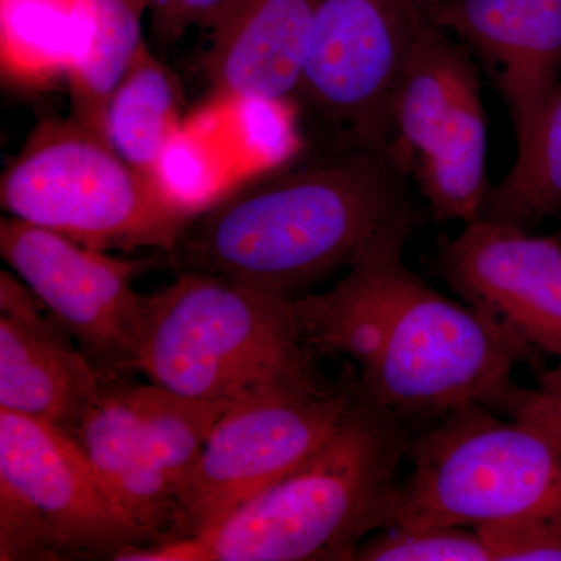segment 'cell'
Masks as SVG:
<instances>
[{
	"label": "cell",
	"instance_id": "7c38bea8",
	"mask_svg": "<svg viewBox=\"0 0 561 561\" xmlns=\"http://www.w3.org/2000/svg\"><path fill=\"white\" fill-rule=\"evenodd\" d=\"M440 278L476 311L561 362V239L478 219L435 256Z\"/></svg>",
	"mask_w": 561,
	"mask_h": 561
},
{
	"label": "cell",
	"instance_id": "d6986e66",
	"mask_svg": "<svg viewBox=\"0 0 561 561\" xmlns=\"http://www.w3.org/2000/svg\"><path fill=\"white\" fill-rule=\"evenodd\" d=\"M180 108L179 81L146 43L106 102L103 136L150 179L162 149L183 124Z\"/></svg>",
	"mask_w": 561,
	"mask_h": 561
},
{
	"label": "cell",
	"instance_id": "52a82bcc",
	"mask_svg": "<svg viewBox=\"0 0 561 561\" xmlns=\"http://www.w3.org/2000/svg\"><path fill=\"white\" fill-rule=\"evenodd\" d=\"M354 397L356 387L331 386L312 370L232 401L180 491L165 542L214 529L294 471L334 434Z\"/></svg>",
	"mask_w": 561,
	"mask_h": 561
},
{
	"label": "cell",
	"instance_id": "e0dca14e",
	"mask_svg": "<svg viewBox=\"0 0 561 561\" xmlns=\"http://www.w3.org/2000/svg\"><path fill=\"white\" fill-rule=\"evenodd\" d=\"M486 133L481 80H476L463 91L451 119L432 139L409 175L435 220L467 225L481 219L491 187Z\"/></svg>",
	"mask_w": 561,
	"mask_h": 561
},
{
	"label": "cell",
	"instance_id": "30bf717a",
	"mask_svg": "<svg viewBox=\"0 0 561 561\" xmlns=\"http://www.w3.org/2000/svg\"><path fill=\"white\" fill-rule=\"evenodd\" d=\"M0 254L103 379L136 370L144 306L133 279L142 262L10 216L0 220Z\"/></svg>",
	"mask_w": 561,
	"mask_h": 561
},
{
	"label": "cell",
	"instance_id": "2e32d148",
	"mask_svg": "<svg viewBox=\"0 0 561 561\" xmlns=\"http://www.w3.org/2000/svg\"><path fill=\"white\" fill-rule=\"evenodd\" d=\"M479 79L478 62L463 44L426 20L401 73L387 147L408 175L453 116L463 91Z\"/></svg>",
	"mask_w": 561,
	"mask_h": 561
},
{
	"label": "cell",
	"instance_id": "44dd1931",
	"mask_svg": "<svg viewBox=\"0 0 561 561\" xmlns=\"http://www.w3.org/2000/svg\"><path fill=\"white\" fill-rule=\"evenodd\" d=\"M561 213V81L507 175L490 187L481 219L530 231Z\"/></svg>",
	"mask_w": 561,
	"mask_h": 561
},
{
	"label": "cell",
	"instance_id": "9a60e30c",
	"mask_svg": "<svg viewBox=\"0 0 561 561\" xmlns=\"http://www.w3.org/2000/svg\"><path fill=\"white\" fill-rule=\"evenodd\" d=\"M316 0H236L209 28L205 72L217 103L294 101Z\"/></svg>",
	"mask_w": 561,
	"mask_h": 561
},
{
	"label": "cell",
	"instance_id": "4316f807",
	"mask_svg": "<svg viewBox=\"0 0 561 561\" xmlns=\"http://www.w3.org/2000/svg\"><path fill=\"white\" fill-rule=\"evenodd\" d=\"M236 0H147L151 38L169 46L191 28H209Z\"/></svg>",
	"mask_w": 561,
	"mask_h": 561
},
{
	"label": "cell",
	"instance_id": "603a6c76",
	"mask_svg": "<svg viewBox=\"0 0 561 561\" xmlns=\"http://www.w3.org/2000/svg\"><path fill=\"white\" fill-rule=\"evenodd\" d=\"M241 172H267L300 149L291 101L245 98L221 103Z\"/></svg>",
	"mask_w": 561,
	"mask_h": 561
},
{
	"label": "cell",
	"instance_id": "6da1fadb",
	"mask_svg": "<svg viewBox=\"0 0 561 561\" xmlns=\"http://www.w3.org/2000/svg\"><path fill=\"white\" fill-rule=\"evenodd\" d=\"M413 231L376 239L330 290L295 300L302 341L353 360L360 393L404 423L470 404L507 415L523 391L513 373L537 350L412 272L402 253Z\"/></svg>",
	"mask_w": 561,
	"mask_h": 561
},
{
	"label": "cell",
	"instance_id": "5b68a950",
	"mask_svg": "<svg viewBox=\"0 0 561 561\" xmlns=\"http://www.w3.org/2000/svg\"><path fill=\"white\" fill-rule=\"evenodd\" d=\"M391 526L470 527L561 519V445L545 432L465 405L412 437ZM390 526V527H391Z\"/></svg>",
	"mask_w": 561,
	"mask_h": 561
},
{
	"label": "cell",
	"instance_id": "8fae6325",
	"mask_svg": "<svg viewBox=\"0 0 561 561\" xmlns=\"http://www.w3.org/2000/svg\"><path fill=\"white\" fill-rule=\"evenodd\" d=\"M0 479L39 513L60 559L117 560L147 546L68 431L0 411Z\"/></svg>",
	"mask_w": 561,
	"mask_h": 561
},
{
	"label": "cell",
	"instance_id": "4fadbf2b",
	"mask_svg": "<svg viewBox=\"0 0 561 561\" xmlns=\"http://www.w3.org/2000/svg\"><path fill=\"white\" fill-rule=\"evenodd\" d=\"M489 76L511 113L516 147L561 81V0H416Z\"/></svg>",
	"mask_w": 561,
	"mask_h": 561
},
{
	"label": "cell",
	"instance_id": "ba28073f",
	"mask_svg": "<svg viewBox=\"0 0 561 561\" xmlns=\"http://www.w3.org/2000/svg\"><path fill=\"white\" fill-rule=\"evenodd\" d=\"M231 402L192 400L121 376L103 381L70 432L146 548L169 540L180 491Z\"/></svg>",
	"mask_w": 561,
	"mask_h": 561
},
{
	"label": "cell",
	"instance_id": "7a4b0ae2",
	"mask_svg": "<svg viewBox=\"0 0 561 561\" xmlns=\"http://www.w3.org/2000/svg\"><path fill=\"white\" fill-rule=\"evenodd\" d=\"M412 180L386 149H327L300 168L250 181L202 210L171 257L295 301L365 247L416 230Z\"/></svg>",
	"mask_w": 561,
	"mask_h": 561
},
{
	"label": "cell",
	"instance_id": "7402d4cb",
	"mask_svg": "<svg viewBox=\"0 0 561 561\" xmlns=\"http://www.w3.org/2000/svg\"><path fill=\"white\" fill-rule=\"evenodd\" d=\"M221 121L224 106L214 105L181 124L150 173L158 191L194 217L230 192L236 172H241L220 139H214Z\"/></svg>",
	"mask_w": 561,
	"mask_h": 561
},
{
	"label": "cell",
	"instance_id": "8992f818",
	"mask_svg": "<svg viewBox=\"0 0 561 561\" xmlns=\"http://www.w3.org/2000/svg\"><path fill=\"white\" fill-rule=\"evenodd\" d=\"M10 217L103 251L171 254L195 219L81 122L47 119L0 180Z\"/></svg>",
	"mask_w": 561,
	"mask_h": 561
},
{
	"label": "cell",
	"instance_id": "9c48e42d",
	"mask_svg": "<svg viewBox=\"0 0 561 561\" xmlns=\"http://www.w3.org/2000/svg\"><path fill=\"white\" fill-rule=\"evenodd\" d=\"M427 18L416 0H316L295 102L324 149H386L393 102Z\"/></svg>",
	"mask_w": 561,
	"mask_h": 561
},
{
	"label": "cell",
	"instance_id": "3957f363",
	"mask_svg": "<svg viewBox=\"0 0 561 561\" xmlns=\"http://www.w3.org/2000/svg\"><path fill=\"white\" fill-rule=\"evenodd\" d=\"M408 423L360 393L334 434L219 526L116 561H343L391 526Z\"/></svg>",
	"mask_w": 561,
	"mask_h": 561
},
{
	"label": "cell",
	"instance_id": "277c9868",
	"mask_svg": "<svg viewBox=\"0 0 561 561\" xmlns=\"http://www.w3.org/2000/svg\"><path fill=\"white\" fill-rule=\"evenodd\" d=\"M142 306L136 370L179 397L234 401L316 370L294 301L276 295L183 271Z\"/></svg>",
	"mask_w": 561,
	"mask_h": 561
},
{
	"label": "cell",
	"instance_id": "ffe728a7",
	"mask_svg": "<svg viewBox=\"0 0 561 561\" xmlns=\"http://www.w3.org/2000/svg\"><path fill=\"white\" fill-rule=\"evenodd\" d=\"M81 16L83 0H0L3 76L28 88L68 79Z\"/></svg>",
	"mask_w": 561,
	"mask_h": 561
},
{
	"label": "cell",
	"instance_id": "83f0119b",
	"mask_svg": "<svg viewBox=\"0 0 561 561\" xmlns=\"http://www.w3.org/2000/svg\"><path fill=\"white\" fill-rule=\"evenodd\" d=\"M540 389L561 398V362L559 367L542 375Z\"/></svg>",
	"mask_w": 561,
	"mask_h": 561
},
{
	"label": "cell",
	"instance_id": "5bb4252c",
	"mask_svg": "<svg viewBox=\"0 0 561 561\" xmlns=\"http://www.w3.org/2000/svg\"><path fill=\"white\" fill-rule=\"evenodd\" d=\"M13 273L0 272V411L70 432L105 379Z\"/></svg>",
	"mask_w": 561,
	"mask_h": 561
},
{
	"label": "cell",
	"instance_id": "d4e9b609",
	"mask_svg": "<svg viewBox=\"0 0 561 561\" xmlns=\"http://www.w3.org/2000/svg\"><path fill=\"white\" fill-rule=\"evenodd\" d=\"M0 560H61L31 502L0 479Z\"/></svg>",
	"mask_w": 561,
	"mask_h": 561
},
{
	"label": "cell",
	"instance_id": "ac0fdd59",
	"mask_svg": "<svg viewBox=\"0 0 561 561\" xmlns=\"http://www.w3.org/2000/svg\"><path fill=\"white\" fill-rule=\"evenodd\" d=\"M146 14L147 0H83L79 46L68 73L70 105L73 119L99 135L110 95L146 44Z\"/></svg>",
	"mask_w": 561,
	"mask_h": 561
},
{
	"label": "cell",
	"instance_id": "cb8c5ba5",
	"mask_svg": "<svg viewBox=\"0 0 561 561\" xmlns=\"http://www.w3.org/2000/svg\"><path fill=\"white\" fill-rule=\"evenodd\" d=\"M359 561H494L489 542L468 527L391 526L373 534L354 556Z\"/></svg>",
	"mask_w": 561,
	"mask_h": 561
},
{
	"label": "cell",
	"instance_id": "484cf974",
	"mask_svg": "<svg viewBox=\"0 0 561 561\" xmlns=\"http://www.w3.org/2000/svg\"><path fill=\"white\" fill-rule=\"evenodd\" d=\"M494 561H561V519H522L476 529Z\"/></svg>",
	"mask_w": 561,
	"mask_h": 561
}]
</instances>
